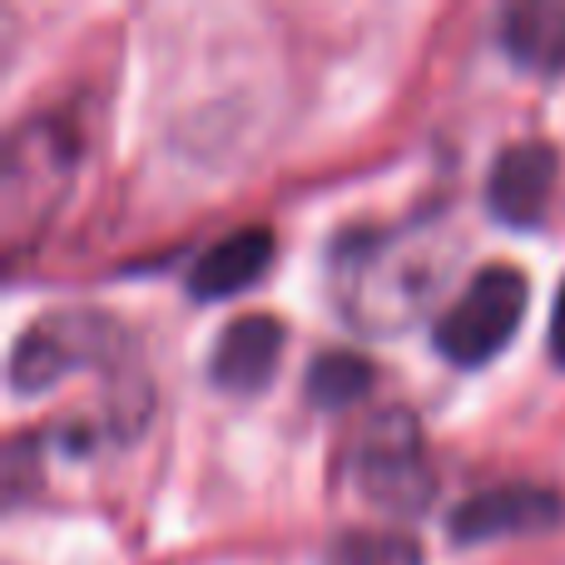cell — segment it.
<instances>
[{
	"label": "cell",
	"instance_id": "7",
	"mask_svg": "<svg viewBox=\"0 0 565 565\" xmlns=\"http://www.w3.org/2000/svg\"><path fill=\"white\" fill-rule=\"evenodd\" d=\"M268 258H274V234H268V228H234V234H224L218 244H209L204 254L194 258V268H189V292H194L199 302L234 298L238 288H248V282L264 274Z\"/></svg>",
	"mask_w": 565,
	"mask_h": 565
},
{
	"label": "cell",
	"instance_id": "9",
	"mask_svg": "<svg viewBox=\"0 0 565 565\" xmlns=\"http://www.w3.org/2000/svg\"><path fill=\"white\" fill-rule=\"evenodd\" d=\"M367 387H372V367L358 352H322V358H312L308 372H302V392H308V402L322 412L352 407L358 397H367Z\"/></svg>",
	"mask_w": 565,
	"mask_h": 565
},
{
	"label": "cell",
	"instance_id": "4",
	"mask_svg": "<svg viewBox=\"0 0 565 565\" xmlns=\"http://www.w3.org/2000/svg\"><path fill=\"white\" fill-rule=\"evenodd\" d=\"M565 501L551 487H487L477 497L457 501V511L447 516L451 541L477 546V541H497V536H526V531H551L561 521Z\"/></svg>",
	"mask_w": 565,
	"mask_h": 565
},
{
	"label": "cell",
	"instance_id": "5",
	"mask_svg": "<svg viewBox=\"0 0 565 565\" xmlns=\"http://www.w3.org/2000/svg\"><path fill=\"white\" fill-rule=\"evenodd\" d=\"M561 174V154L541 139H521V145H507L491 164L487 179V209L511 228H531L546 218L551 189H556Z\"/></svg>",
	"mask_w": 565,
	"mask_h": 565
},
{
	"label": "cell",
	"instance_id": "3",
	"mask_svg": "<svg viewBox=\"0 0 565 565\" xmlns=\"http://www.w3.org/2000/svg\"><path fill=\"white\" fill-rule=\"evenodd\" d=\"M105 338H115V332H109V322L99 312H60L50 322H35L30 332H20L15 352H10V387L15 392L55 387L70 367L95 358Z\"/></svg>",
	"mask_w": 565,
	"mask_h": 565
},
{
	"label": "cell",
	"instance_id": "8",
	"mask_svg": "<svg viewBox=\"0 0 565 565\" xmlns=\"http://www.w3.org/2000/svg\"><path fill=\"white\" fill-rule=\"evenodd\" d=\"M501 50L536 75L565 70V6H556V0L507 6L501 10Z\"/></svg>",
	"mask_w": 565,
	"mask_h": 565
},
{
	"label": "cell",
	"instance_id": "2",
	"mask_svg": "<svg viewBox=\"0 0 565 565\" xmlns=\"http://www.w3.org/2000/svg\"><path fill=\"white\" fill-rule=\"evenodd\" d=\"M358 491L392 516H412L431 501V471L422 457L417 422L407 412H382L358 447Z\"/></svg>",
	"mask_w": 565,
	"mask_h": 565
},
{
	"label": "cell",
	"instance_id": "6",
	"mask_svg": "<svg viewBox=\"0 0 565 565\" xmlns=\"http://www.w3.org/2000/svg\"><path fill=\"white\" fill-rule=\"evenodd\" d=\"M282 352V322L274 312H244L218 332L214 352H209V377L214 387L234 392V397H254L274 382Z\"/></svg>",
	"mask_w": 565,
	"mask_h": 565
},
{
	"label": "cell",
	"instance_id": "10",
	"mask_svg": "<svg viewBox=\"0 0 565 565\" xmlns=\"http://www.w3.org/2000/svg\"><path fill=\"white\" fill-rule=\"evenodd\" d=\"M328 565H417V546L407 536H377V531H348L332 541Z\"/></svg>",
	"mask_w": 565,
	"mask_h": 565
},
{
	"label": "cell",
	"instance_id": "11",
	"mask_svg": "<svg viewBox=\"0 0 565 565\" xmlns=\"http://www.w3.org/2000/svg\"><path fill=\"white\" fill-rule=\"evenodd\" d=\"M546 342H551V358L565 367V288L556 292V312H551V338Z\"/></svg>",
	"mask_w": 565,
	"mask_h": 565
},
{
	"label": "cell",
	"instance_id": "1",
	"mask_svg": "<svg viewBox=\"0 0 565 565\" xmlns=\"http://www.w3.org/2000/svg\"><path fill=\"white\" fill-rule=\"evenodd\" d=\"M526 298H531V288H526V274H521V268L487 264L467 282V292L441 312L431 342H437V352L447 362H457V367H481V362H491L511 338H516Z\"/></svg>",
	"mask_w": 565,
	"mask_h": 565
}]
</instances>
